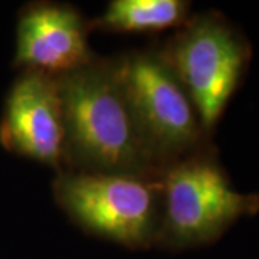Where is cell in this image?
Wrapping results in <instances>:
<instances>
[{
	"label": "cell",
	"mask_w": 259,
	"mask_h": 259,
	"mask_svg": "<svg viewBox=\"0 0 259 259\" xmlns=\"http://www.w3.org/2000/svg\"><path fill=\"white\" fill-rule=\"evenodd\" d=\"M0 146L64 170L65 120L58 78L25 69L12 83L0 118Z\"/></svg>",
	"instance_id": "obj_6"
},
{
	"label": "cell",
	"mask_w": 259,
	"mask_h": 259,
	"mask_svg": "<svg viewBox=\"0 0 259 259\" xmlns=\"http://www.w3.org/2000/svg\"><path fill=\"white\" fill-rule=\"evenodd\" d=\"M160 175L61 170L54 194L59 207L85 232L133 249L148 248L156 245L160 228Z\"/></svg>",
	"instance_id": "obj_4"
},
{
	"label": "cell",
	"mask_w": 259,
	"mask_h": 259,
	"mask_svg": "<svg viewBox=\"0 0 259 259\" xmlns=\"http://www.w3.org/2000/svg\"><path fill=\"white\" fill-rule=\"evenodd\" d=\"M156 245L168 249L216 242L243 216L259 212V193L238 192L209 143L163 168Z\"/></svg>",
	"instance_id": "obj_2"
},
{
	"label": "cell",
	"mask_w": 259,
	"mask_h": 259,
	"mask_svg": "<svg viewBox=\"0 0 259 259\" xmlns=\"http://www.w3.org/2000/svg\"><path fill=\"white\" fill-rule=\"evenodd\" d=\"M190 3L185 0H112L90 29L117 33H156L183 26Z\"/></svg>",
	"instance_id": "obj_8"
},
{
	"label": "cell",
	"mask_w": 259,
	"mask_h": 259,
	"mask_svg": "<svg viewBox=\"0 0 259 259\" xmlns=\"http://www.w3.org/2000/svg\"><path fill=\"white\" fill-rule=\"evenodd\" d=\"M65 120L64 170L156 176L141 144L117 61H98L59 75Z\"/></svg>",
	"instance_id": "obj_1"
},
{
	"label": "cell",
	"mask_w": 259,
	"mask_h": 259,
	"mask_svg": "<svg viewBox=\"0 0 259 259\" xmlns=\"http://www.w3.org/2000/svg\"><path fill=\"white\" fill-rule=\"evenodd\" d=\"M90 30V22L71 5H28L18 19L13 64L54 76L81 69L95 59L88 44Z\"/></svg>",
	"instance_id": "obj_7"
},
{
	"label": "cell",
	"mask_w": 259,
	"mask_h": 259,
	"mask_svg": "<svg viewBox=\"0 0 259 259\" xmlns=\"http://www.w3.org/2000/svg\"><path fill=\"white\" fill-rule=\"evenodd\" d=\"M117 66L141 144L160 171L210 143L185 88L158 52H130Z\"/></svg>",
	"instance_id": "obj_5"
},
{
	"label": "cell",
	"mask_w": 259,
	"mask_h": 259,
	"mask_svg": "<svg viewBox=\"0 0 259 259\" xmlns=\"http://www.w3.org/2000/svg\"><path fill=\"white\" fill-rule=\"evenodd\" d=\"M193 104L207 137L243 82L252 58L248 39L219 12L189 18L158 52Z\"/></svg>",
	"instance_id": "obj_3"
}]
</instances>
